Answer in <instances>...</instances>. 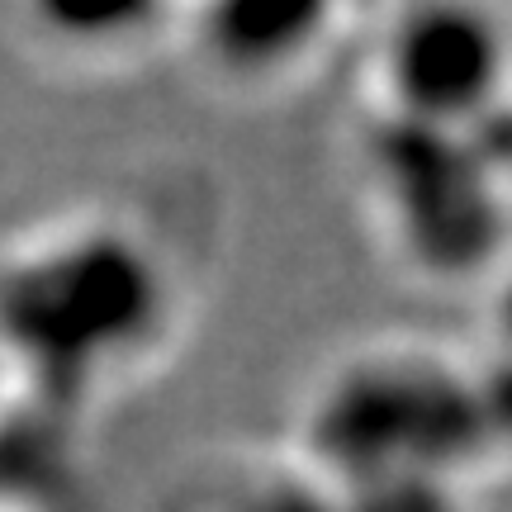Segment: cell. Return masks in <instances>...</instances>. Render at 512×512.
I'll return each mask as SVG.
<instances>
[{
    "mask_svg": "<svg viewBox=\"0 0 512 512\" xmlns=\"http://www.w3.org/2000/svg\"><path fill=\"white\" fill-rule=\"evenodd\" d=\"M152 195H100L0 242V361L43 403L119 399L181 347L195 242Z\"/></svg>",
    "mask_w": 512,
    "mask_h": 512,
    "instance_id": "6da1fadb",
    "label": "cell"
},
{
    "mask_svg": "<svg viewBox=\"0 0 512 512\" xmlns=\"http://www.w3.org/2000/svg\"><path fill=\"white\" fill-rule=\"evenodd\" d=\"M185 5H19L5 10V34L43 72L72 81L124 76L181 48Z\"/></svg>",
    "mask_w": 512,
    "mask_h": 512,
    "instance_id": "277c9868",
    "label": "cell"
},
{
    "mask_svg": "<svg viewBox=\"0 0 512 512\" xmlns=\"http://www.w3.org/2000/svg\"><path fill=\"white\" fill-rule=\"evenodd\" d=\"M181 494V512H347L342 494L294 446L228 451Z\"/></svg>",
    "mask_w": 512,
    "mask_h": 512,
    "instance_id": "5b68a950",
    "label": "cell"
},
{
    "mask_svg": "<svg viewBox=\"0 0 512 512\" xmlns=\"http://www.w3.org/2000/svg\"><path fill=\"white\" fill-rule=\"evenodd\" d=\"M366 67L370 114L427 128H479L503 110L512 38L489 10L422 5L399 10L380 38H370Z\"/></svg>",
    "mask_w": 512,
    "mask_h": 512,
    "instance_id": "7a4b0ae2",
    "label": "cell"
},
{
    "mask_svg": "<svg viewBox=\"0 0 512 512\" xmlns=\"http://www.w3.org/2000/svg\"><path fill=\"white\" fill-rule=\"evenodd\" d=\"M351 24L356 15L337 5H185L176 53L233 100H280L342 53Z\"/></svg>",
    "mask_w": 512,
    "mask_h": 512,
    "instance_id": "3957f363",
    "label": "cell"
}]
</instances>
